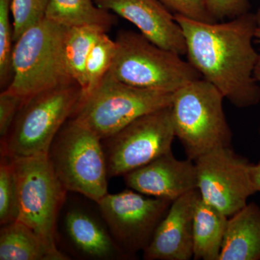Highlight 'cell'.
I'll return each instance as SVG.
<instances>
[{
    "instance_id": "29",
    "label": "cell",
    "mask_w": 260,
    "mask_h": 260,
    "mask_svg": "<svg viewBox=\"0 0 260 260\" xmlns=\"http://www.w3.org/2000/svg\"><path fill=\"white\" fill-rule=\"evenodd\" d=\"M254 76L256 81L259 82L260 83V54L259 59H258L257 63H256L255 67V69H254Z\"/></svg>"
},
{
    "instance_id": "31",
    "label": "cell",
    "mask_w": 260,
    "mask_h": 260,
    "mask_svg": "<svg viewBox=\"0 0 260 260\" xmlns=\"http://www.w3.org/2000/svg\"><path fill=\"white\" fill-rule=\"evenodd\" d=\"M256 22H257L258 28H260V8L256 13Z\"/></svg>"
},
{
    "instance_id": "22",
    "label": "cell",
    "mask_w": 260,
    "mask_h": 260,
    "mask_svg": "<svg viewBox=\"0 0 260 260\" xmlns=\"http://www.w3.org/2000/svg\"><path fill=\"white\" fill-rule=\"evenodd\" d=\"M18 181L11 158L1 156L0 164V223L5 225L19 218Z\"/></svg>"
},
{
    "instance_id": "16",
    "label": "cell",
    "mask_w": 260,
    "mask_h": 260,
    "mask_svg": "<svg viewBox=\"0 0 260 260\" xmlns=\"http://www.w3.org/2000/svg\"><path fill=\"white\" fill-rule=\"evenodd\" d=\"M219 260H260V207L255 203L228 220Z\"/></svg>"
},
{
    "instance_id": "26",
    "label": "cell",
    "mask_w": 260,
    "mask_h": 260,
    "mask_svg": "<svg viewBox=\"0 0 260 260\" xmlns=\"http://www.w3.org/2000/svg\"><path fill=\"white\" fill-rule=\"evenodd\" d=\"M24 102L23 98L5 90L0 94V136L8 134Z\"/></svg>"
},
{
    "instance_id": "24",
    "label": "cell",
    "mask_w": 260,
    "mask_h": 260,
    "mask_svg": "<svg viewBox=\"0 0 260 260\" xmlns=\"http://www.w3.org/2000/svg\"><path fill=\"white\" fill-rule=\"evenodd\" d=\"M49 0H12L13 41L46 18Z\"/></svg>"
},
{
    "instance_id": "19",
    "label": "cell",
    "mask_w": 260,
    "mask_h": 260,
    "mask_svg": "<svg viewBox=\"0 0 260 260\" xmlns=\"http://www.w3.org/2000/svg\"><path fill=\"white\" fill-rule=\"evenodd\" d=\"M107 29L100 25H84L68 28L64 44V61L72 80L87 88L86 63L93 46Z\"/></svg>"
},
{
    "instance_id": "7",
    "label": "cell",
    "mask_w": 260,
    "mask_h": 260,
    "mask_svg": "<svg viewBox=\"0 0 260 260\" xmlns=\"http://www.w3.org/2000/svg\"><path fill=\"white\" fill-rule=\"evenodd\" d=\"M53 170L68 191L97 203L108 194L105 154L102 139L73 119L56 135L47 153Z\"/></svg>"
},
{
    "instance_id": "17",
    "label": "cell",
    "mask_w": 260,
    "mask_h": 260,
    "mask_svg": "<svg viewBox=\"0 0 260 260\" xmlns=\"http://www.w3.org/2000/svg\"><path fill=\"white\" fill-rule=\"evenodd\" d=\"M1 260H66L60 250L51 249L28 225L16 220L2 225Z\"/></svg>"
},
{
    "instance_id": "27",
    "label": "cell",
    "mask_w": 260,
    "mask_h": 260,
    "mask_svg": "<svg viewBox=\"0 0 260 260\" xmlns=\"http://www.w3.org/2000/svg\"><path fill=\"white\" fill-rule=\"evenodd\" d=\"M210 14L217 22L230 20L249 13V0H205Z\"/></svg>"
},
{
    "instance_id": "2",
    "label": "cell",
    "mask_w": 260,
    "mask_h": 260,
    "mask_svg": "<svg viewBox=\"0 0 260 260\" xmlns=\"http://www.w3.org/2000/svg\"><path fill=\"white\" fill-rule=\"evenodd\" d=\"M81 95V87L72 80L24 100L11 129L1 140V155L18 158L47 155Z\"/></svg>"
},
{
    "instance_id": "1",
    "label": "cell",
    "mask_w": 260,
    "mask_h": 260,
    "mask_svg": "<svg viewBox=\"0 0 260 260\" xmlns=\"http://www.w3.org/2000/svg\"><path fill=\"white\" fill-rule=\"evenodd\" d=\"M186 39L188 61L234 107L260 102L254 76L259 54L252 45L256 15L247 13L223 23H209L174 14Z\"/></svg>"
},
{
    "instance_id": "8",
    "label": "cell",
    "mask_w": 260,
    "mask_h": 260,
    "mask_svg": "<svg viewBox=\"0 0 260 260\" xmlns=\"http://www.w3.org/2000/svg\"><path fill=\"white\" fill-rule=\"evenodd\" d=\"M18 181L19 221L28 225L51 249L56 246L58 215L68 190L47 155L11 158Z\"/></svg>"
},
{
    "instance_id": "10",
    "label": "cell",
    "mask_w": 260,
    "mask_h": 260,
    "mask_svg": "<svg viewBox=\"0 0 260 260\" xmlns=\"http://www.w3.org/2000/svg\"><path fill=\"white\" fill-rule=\"evenodd\" d=\"M172 201L135 190L107 194L96 204L114 241L127 259L144 251Z\"/></svg>"
},
{
    "instance_id": "21",
    "label": "cell",
    "mask_w": 260,
    "mask_h": 260,
    "mask_svg": "<svg viewBox=\"0 0 260 260\" xmlns=\"http://www.w3.org/2000/svg\"><path fill=\"white\" fill-rule=\"evenodd\" d=\"M116 50L115 41H112L107 32L99 38L87 60V88L82 92V95L90 93L104 79L112 67Z\"/></svg>"
},
{
    "instance_id": "20",
    "label": "cell",
    "mask_w": 260,
    "mask_h": 260,
    "mask_svg": "<svg viewBox=\"0 0 260 260\" xmlns=\"http://www.w3.org/2000/svg\"><path fill=\"white\" fill-rule=\"evenodd\" d=\"M45 18L68 28L96 25L107 30L114 22L108 10L92 0H49Z\"/></svg>"
},
{
    "instance_id": "9",
    "label": "cell",
    "mask_w": 260,
    "mask_h": 260,
    "mask_svg": "<svg viewBox=\"0 0 260 260\" xmlns=\"http://www.w3.org/2000/svg\"><path fill=\"white\" fill-rule=\"evenodd\" d=\"M175 137L171 106L132 121L102 140L108 177H123L172 151Z\"/></svg>"
},
{
    "instance_id": "13",
    "label": "cell",
    "mask_w": 260,
    "mask_h": 260,
    "mask_svg": "<svg viewBox=\"0 0 260 260\" xmlns=\"http://www.w3.org/2000/svg\"><path fill=\"white\" fill-rule=\"evenodd\" d=\"M123 177L133 190L172 202L198 189L194 162L179 160L172 150Z\"/></svg>"
},
{
    "instance_id": "6",
    "label": "cell",
    "mask_w": 260,
    "mask_h": 260,
    "mask_svg": "<svg viewBox=\"0 0 260 260\" xmlns=\"http://www.w3.org/2000/svg\"><path fill=\"white\" fill-rule=\"evenodd\" d=\"M173 96L174 93L132 86L107 73L96 88L81 95L70 119L104 140L140 116L172 105Z\"/></svg>"
},
{
    "instance_id": "25",
    "label": "cell",
    "mask_w": 260,
    "mask_h": 260,
    "mask_svg": "<svg viewBox=\"0 0 260 260\" xmlns=\"http://www.w3.org/2000/svg\"><path fill=\"white\" fill-rule=\"evenodd\" d=\"M175 14L204 23H217L210 14L205 0H158Z\"/></svg>"
},
{
    "instance_id": "30",
    "label": "cell",
    "mask_w": 260,
    "mask_h": 260,
    "mask_svg": "<svg viewBox=\"0 0 260 260\" xmlns=\"http://www.w3.org/2000/svg\"><path fill=\"white\" fill-rule=\"evenodd\" d=\"M254 39H256V42L260 44V28H256Z\"/></svg>"
},
{
    "instance_id": "28",
    "label": "cell",
    "mask_w": 260,
    "mask_h": 260,
    "mask_svg": "<svg viewBox=\"0 0 260 260\" xmlns=\"http://www.w3.org/2000/svg\"><path fill=\"white\" fill-rule=\"evenodd\" d=\"M250 177L254 189L260 192V161L256 164H251Z\"/></svg>"
},
{
    "instance_id": "12",
    "label": "cell",
    "mask_w": 260,
    "mask_h": 260,
    "mask_svg": "<svg viewBox=\"0 0 260 260\" xmlns=\"http://www.w3.org/2000/svg\"><path fill=\"white\" fill-rule=\"evenodd\" d=\"M102 9L112 11L139 29L158 47L186 55L184 32L174 15L158 0H94Z\"/></svg>"
},
{
    "instance_id": "3",
    "label": "cell",
    "mask_w": 260,
    "mask_h": 260,
    "mask_svg": "<svg viewBox=\"0 0 260 260\" xmlns=\"http://www.w3.org/2000/svg\"><path fill=\"white\" fill-rule=\"evenodd\" d=\"M224 98L203 78L174 92L171 111L175 136L194 161L214 149L230 146L232 133L223 110Z\"/></svg>"
},
{
    "instance_id": "4",
    "label": "cell",
    "mask_w": 260,
    "mask_h": 260,
    "mask_svg": "<svg viewBox=\"0 0 260 260\" xmlns=\"http://www.w3.org/2000/svg\"><path fill=\"white\" fill-rule=\"evenodd\" d=\"M115 42V56L108 73L122 83L174 93L203 78L189 61L155 45L143 34L121 30Z\"/></svg>"
},
{
    "instance_id": "23",
    "label": "cell",
    "mask_w": 260,
    "mask_h": 260,
    "mask_svg": "<svg viewBox=\"0 0 260 260\" xmlns=\"http://www.w3.org/2000/svg\"><path fill=\"white\" fill-rule=\"evenodd\" d=\"M12 0H0V83L8 85L13 78V26L10 23ZM10 85V84H9Z\"/></svg>"
},
{
    "instance_id": "14",
    "label": "cell",
    "mask_w": 260,
    "mask_h": 260,
    "mask_svg": "<svg viewBox=\"0 0 260 260\" xmlns=\"http://www.w3.org/2000/svg\"><path fill=\"white\" fill-rule=\"evenodd\" d=\"M200 197L198 189L172 202L148 247L146 260H189L193 257V215Z\"/></svg>"
},
{
    "instance_id": "5",
    "label": "cell",
    "mask_w": 260,
    "mask_h": 260,
    "mask_svg": "<svg viewBox=\"0 0 260 260\" xmlns=\"http://www.w3.org/2000/svg\"><path fill=\"white\" fill-rule=\"evenodd\" d=\"M68 27L44 18L15 42L13 78L5 90L24 100L72 81L64 61Z\"/></svg>"
},
{
    "instance_id": "32",
    "label": "cell",
    "mask_w": 260,
    "mask_h": 260,
    "mask_svg": "<svg viewBox=\"0 0 260 260\" xmlns=\"http://www.w3.org/2000/svg\"><path fill=\"white\" fill-rule=\"evenodd\" d=\"M259 135H260V128H259Z\"/></svg>"
},
{
    "instance_id": "15",
    "label": "cell",
    "mask_w": 260,
    "mask_h": 260,
    "mask_svg": "<svg viewBox=\"0 0 260 260\" xmlns=\"http://www.w3.org/2000/svg\"><path fill=\"white\" fill-rule=\"evenodd\" d=\"M64 230L70 244L80 255L90 259H126L107 224L81 208L66 213Z\"/></svg>"
},
{
    "instance_id": "11",
    "label": "cell",
    "mask_w": 260,
    "mask_h": 260,
    "mask_svg": "<svg viewBox=\"0 0 260 260\" xmlns=\"http://www.w3.org/2000/svg\"><path fill=\"white\" fill-rule=\"evenodd\" d=\"M194 162L202 200L229 218L256 192L250 177L251 164L230 146L214 149Z\"/></svg>"
},
{
    "instance_id": "18",
    "label": "cell",
    "mask_w": 260,
    "mask_h": 260,
    "mask_svg": "<svg viewBox=\"0 0 260 260\" xmlns=\"http://www.w3.org/2000/svg\"><path fill=\"white\" fill-rule=\"evenodd\" d=\"M229 217L200 197L193 215V257L219 260Z\"/></svg>"
}]
</instances>
